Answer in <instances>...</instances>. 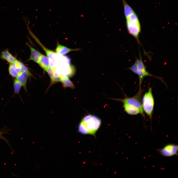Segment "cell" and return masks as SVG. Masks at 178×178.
Listing matches in <instances>:
<instances>
[{
    "label": "cell",
    "instance_id": "obj_19",
    "mask_svg": "<svg viewBox=\"0 0 178 178\" xmlns=\"http://www.w3.org/2000/svg\"><path fill=\"white\" fill-rule=\"evenodd\" d=\"M62 79V77L61 75L57 77H54L51 79V84H53L59 82H61Z\"/></svg>",
    "mask_w": 178,
    "mask_h": 178
},
{
    "label": "cell",
    "instance_id": "obj_7",
    "mask_svg": "<svg viewBox=\"0 0 178 178\" xmlns=\"http://www.w3.org/2000/svg\"><path fill=\"white\" fill-rule=\"evenodd\" d=\"M27 45L29 48L31 54L28 60H32L35 62L38 63L42 55L40 52L34 48L28 43H26Z\"/></svg>",
    "mask_w": 178,
    "mask_h": 178
},
{
    "label": "cell",
    "instance_id": "obj_12",
    "mask_svg": "<svg viewBox=\"0 0 178 178\" xmlns=\"http://www.w3.org/2000/svg\"><path fill=\"white\" fill-rule=\"evenodd\" d=\"M123 6L124 15L126 19H127L130 15L134 12L132 8L128 4L125 0H122Z\"/></svg>",
    "mask_w": 178,
    "mask_h": 178
},
{
    "label": "cell",
    "instance_id": "obj_4",
    "mask_svg": "<svg viewBox=\"0 0 178 178\" xmlns=\"http://www.w3.org/2000/svg\"><path fill=\"white\" fill-rule=\"evenodd\" d=\"M139 55V59L136 58L135 60V62L136 64L137 67L133 72L138 76L139 81V89H141V84L145 77L149 76L155 77L147 70L140 53Z\"/></svg>",
    "mask_w": 178,
    "mask_h": 178
},
{
    "label": "cell",
    "instance_id": "obj_1",
    "mask_svg": "<svg viewBox=\"0 0 178 178\" xmlns=\"http://www.w3.org/2000/svg\"><path fill=\"white\" fill-rule=\"evenodd\" d=\"M143 90L139 89L136 95L131 97H126L123 99H117L123 103V107L125 111L128 114L135 115L140 114L144 117L141 98Z\"/></svg>",
    "mask_w": 178,
    "mask_h": 178
},
{
    "label": "cell",
    "instance_id": "obj_14",
    "mask_svg": "<svg viewBox=\"0 0 178 178\" xmlns=\"http://www.w3.org/2000/svg\"><path fill=\"white\" fill-rule=\"evenodd\" d=\"M11 64L19 74L22 71L24 64L20 61L17 60L15 62Z\"/></svg>",
    "mask_w": 178,
    "mask_h": 178
},
{
    "label": "cell",
    "instance_id": "obj_15",
    "mask_svg": "<svg viewBox=\"0 0 178 178\" xmlns=\"http://www.w3.org/2000/svg\"><path fill=\"white\" fill-rule=\"evenodd\" d=\"M127 19L128 20L133 23L141 26L138 16L135 12L131 14Z\"/></svg>",
    "mask_w": 178,
    "mask_h": 178
},
{
    "label": "cell",
    "instance_id": "obj_16",
    "mask_svg": "<svg viewBox=\"0 0 178 178\" xmlns=\"http://www.w3.org/2000/svg\"><path fill=\"white\" fill-rule=\"evenodd\" d=\"M13 86L14 93L17 94H19L22 86L21 84L16 78L14 80Z\"/></svg>",
    "mask_w": 178,
    "mask_h": 178
},
{
    "label": "cell",
    "instance_id": "obj_17",
    "mask_svg": "<svg viewBox=\"0 0 178 178\" xmlns=\"http://www.w3.org/2000/svg\"><path fill=\"white\" fill-rule=\"evenodd\" d=\"M79 132L83 134H89L88 131L83 123L81 121L78 127Z\"/></svg>",
    "mask_w": 178,
    "mask_h": 178
},
{
    "label": "cell",
    "instance_id": "obj_21",
    "mask_svg": "<svg viewBox=\"0 0 178 178\" xmlns=\"http://www.w3.org/2000/svg\"><path fill=\"white\" fill-rule=\"evenodd\" d=\"M7 132L4 130H0V138L4 140L9 145L8 140L3 135V134H6Z\"/></svg>",
    "mask_w": 178,
    "mask_h": 178
},
{
    "label": "cell",
    "instance_id": "obj_2",
    "mask_svg": "<svg viewBox=\"0 0 178 178\" xmlns=\"http://www.w3.org/2000/svg\"><path fill=\"white\" fill-rule=\"evenodd\" d=\"M81 121L83 123L89 134L95 136L101 124V121L97 116L89 114L85 115Z\"/></svg>",
    "mask_w": 178,
    "mask_h": 178
},
{
    "label": "cell",
    "instance_id": "obj_11",
    "mask_svg": "<svg viewBox=\"0 0 178 178\" xmlns=\"http://www.w3.org/2000/svg\"><path fill=\"white\" fill-rule=\"evenodd\" d=\"M38 64L45 71L50 66L49 58L47 57L42 54Z\"/></svg>",
    "mask_w": 178,
    "mask_h": 178
},
{
    "label": "cell",
    "instance_id": "obj_18",
    "mask_svg": "<svg viewBox=\"0 0 178 178\" xmlns=\"http://www.w3.org/2000/svg\"><path fill=\"white\" fill-rule=\"evenodd\" d=\"M8 71L10 75L13 77L16 78L19 74L11 64L9 67Z\"/></svg>",
    "mask_w": 178,
    "mask_h": 178
},
{
    "label": "cell",
    "instance_id": "obj_9",
    "mask_svg": "<svg viewBox=\"0 0 178 178\" xmlns=\"http://www.w3.org/2000/svg\"><path fill=\"white\" fill-rule=\"evenodd\" d=\"M0 57L10 64L12 63L17 60L16 57L13 56L8 50H4L1 52Z\"/></svg>",
    "mask_w": 178,
    "mask_h": 178
},
{
    "label": "cell",
    "instance_id": "obj_5",
    "mask_svg": "<svg viewBox=\"0 0 178 178\" xmlns=\"http://www.w3.org/2000/svg\"><path fill=\"white\" fill-rule=\"evenodd\" d=\"M178 145L170 144H167L162 148L158 149V152L162 156L165 157H170L178 155Z\"/></svg>",
    "mask_w": 178,
    "mask_h": 178
},
{
    "label": "cell",
    "instance_id": "obj_20",
    "mask_svg": "<svg viewBox=\"0 0 178 178\" xmlns=\"http://www.w3.org/2000/svg\"><path fill=\"white\" fill-rule=\"evenodd\" d=\"M45 71L47 72L51 79L54 77V71L50 66L46 69Z\"/></svg>",
    "mask_w": 178,
    "mask_h": 178
},
{
    "label": "cell",
    "instance_id": "obj_3",
    "mask_svg": "<svg viewBox=\"0 0 178 178\" xmlns=\"http://www.w3.org/2000/svg\"><path fill=\"white\" fill-rule=\"evenodd\" d=\"M154 104V99L152 89L149 88L143 96L142 105L143 111L150 119H152Z\"/></svg>",
    "mask_w": 178,
    "mask_h": 178
},
{
    "label": "cell",
    "instance_id": "obj_8",
    "mask_svg": "<svg viewBox=\"0 0 178 178\" xmlns=\"http://www.w3.org/2000/svg\"><path fill=\"white\" fill-rule=\"evenodd\" d=\"M28 76H30L27 72L22 71L16 78L21 84L22 87L26 91H27L26 85Z\"/></svg>",
    "mask_w": 178,
    "mask_h": 178
},
{
    "label": "cell",
    "instance_id": "obj_10",
    "mask_svg": "<svg viewBox=\"0 0 178 178\" xmlns=\"http://www.w3.org/2000/svg\"><path fill=\"white\" fill-rule=\"evenodd\" d=\"M80 50L79 48L72 49L58 44L56 49V51L57 53L64 56L68 52L72 51H79Z\"/></svg>",
    "mask_w": 178,
    "mask_h": 178
},
{
    "label": "cell",
    "instance_id": "obj_6",
    "mask_svg": "<svg viewBox=\"0 0 178 178\" xmlns=\"http://www.w3.org/2000/svg\"><path fill=\"white\" fill-rule=\"evenodd\" d=\"M126 25L129 34L132 36L139 44V36L141 32V26L133 23L127 19L126 20Z\"/></svg>",
    "mask_w": 178,
    "mask_h": 178
},
{
    "label": "cell",
    "instance_id": "obj_13",
    "mask_svg": "<svg viewBox=\"0 0 178 178\" xmlns=\"http://www.w3.org/2000/svg\"><path fill=\"white\" fill-rule=\"evenodd\" d=\"M62 79L61 81L65 87L70 88L72 89L75 88V86L73 82L69 79V77L66 76H61Z\"/></svg>",
    "mask_w": 178,
    "mask_h": 178
}]
</instances>
